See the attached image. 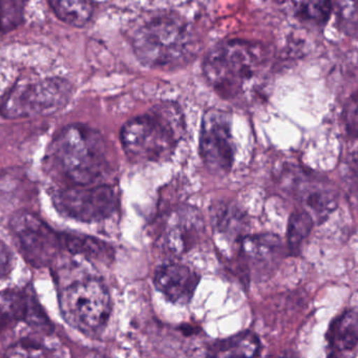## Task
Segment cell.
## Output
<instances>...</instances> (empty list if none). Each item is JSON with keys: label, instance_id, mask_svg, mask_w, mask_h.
<instances>
[{"label": "cell", "instance_id": "obj_1", "mask_svg": "<svg viewBox=\"0 0 358 358\" xmlns=\"http://www.w3.org/2000/svg\"><path fill=\"white\" fill-rule=\"evenodd\" d=\"M268 59L264 45L232 39L220 43L207 53L203 73L223 99L241 100L259 90L269 66Z\"/></svg>", "mask_w": 358, "mask_h": 358}, {"label": "cell", "instance_id": "obj_2", "mask_svg": "<svg viewBox=\"0 0 358 358\" xmlns=\"http://www.w3.org/2000/svg\"><path fill=\"white\" fill-rule=\"evenodd\" d=\"M131 47L144 66L173 70L185 66L196 55L199 39L183 16L177 12L161 11L136 27Z\"/></svg>", "mask_w": 358, "mask_h": 358}, {"label": "cell", "instance_id": "obj_3", "mask_svg": "<svg viewBox=\"0 0 358 358\" xmlns=\"http://www.w3.org/2000/svg\"><path fill=\"white\" fill-rule=\"evenodd\" d=\"M184 133L183 117L175 104L157 106L123 125V150L134 162H165L171 158Z\"/></svg>", "mask_w": 358, "mask_h": 358}, {"label": "cell", "instance_id": "obj_4", "mask_svg": "<svg viewBox=\"0 0 358 358\" xmlns=\"http://www.w3.org/2000/svg\"><path fill=\"white\" fill-rule=\"evenodd\" d=\"M52 161L72 186L93 185L108 169L101 135L85 125H69L52 143Z\"/></svg>", "mask_w": 358, "mask_h": 358}, {"label": "cell", "instance_id": "obj_5", "mask_svg": "<svg viewBox=\"0 0 358 358\" xmlns=\"http://www.w3.org/2000/svg\"><path fill=\"white\" fill-rule=\"evenodd\" d=\"M60 309L69 324L80 332L101 330L110 315V295L101 280L85 278L62 289Z\"/></svg>", "mask_w": 358, "mask_h": 358}, {"label": "cell", "instance_id": "obj_6", "mask_svg": "<svg viewBox=\"0 0 358 358\" xmlns=\"http://www.w3.org/2000/svg\"><path fill=\"white\" fill-rule=\"evenodd\" d=\"M72 96V87L60 78H48L15 85L1 102L7 118L48 116L62 110Z\"/></svg>", "mask_w": 358, "mask_h": 358}, {"label": "cell", "instance_id": "obj_7", "mask_svg": "<svg viewBox=\"0 0 358 358\" xmlns=\"http://www.w3.org/2000/svg\"><path fill=\"white\" fill-rule=\"evenodd\" d=\"M199 152L206 169L213 175L225 176L231 171L236 157L229 113L209 110L201 124Z\"/></svg>", "mask_w": 358, "mask_h": 358}, {"label": "cell", "instance_id": "obj_8", "mask_svg": "<svg viewBox=\"0 0 358 358\" xmlns=\"http://www.w3.org/2000/svg\"><path fill=\"white\" fill-rule=\"evenodd\" d=\"M10 227L24 259L34 267L51 265L64 250L60 234L28 211L15 213L10 222Z\"/></svg>", "mask_w": 358, "mask_h": 358}, {"label": "cell", "instance_id": "obj_9", "mask_svg": "<svg viewBox=\"0 0 358 358\" xmlns=\"http://www.w3.org/2000/svg\"><path fill=\"white\" fill-rule=\"evenodd\" d=\"M54 202L62 215L87 223L108 219L118 208L116 192L108 185L71 186L60 190Z\"/></svg>", "mask_w": 358, "mask_h": 358}, {"label": "cell", "instance_id": "obj_10", "mask_svg": "<svg viewBox=\"0 0 358 358\" xmlns=\"http://www.w3.org/2000/svg\"><path fill=\"white\" fill-rule=\"evenodd\" d=\"M284 244L275 234L245 236L240 241V259L249 280H267L275 272L285 257Z\"/></svg>", "mask_w": 358, "mask_h": 358}, {"label": "cell", "instance_id": "obj_11", "mask_svg": "<svg viewBox=\"0 0 358 358\" xmlns=\"http://www.w3.org/2000/svg\"><path fill=\"white\" fill-rule=\"evenodd\" d=\"M205 234L204 217L200 210L183 205L169 213L162 232L165 249L176 257L185 255L196 246Z\"/></svg>", "mask_w": 358, "mask_h": 358}, {"label": "cell", "instance_id": "obj_12", "mask_svg": "<svg viewBox=\"0 0 358 358\" xmlns=\"http://www.w3.org/2000/svg\"><path fill=\"white\" fill-rule=\"evenodd\" d=\"M200 276L194 270L182 264L164 263L155 272L154 284L165 299L175 305H187L192 301Z\"/></svg>", "mask_w": 358, "mask_h": 358}, {"label": "cell", "instance_id": "obj_13", "mask_svg": "<svg viewBox=\"0 0 358 358\" xmlns=\"http://www.w3.org/2000/svg\"><path fill=\"white\" fill-rule=\"evenodd\" d=\"M22 320H26L41 330H51V324L34 297L22 291L0 292V332Z\"/></svg>", "mask_w": 358, "mask_h": 358}, {"label": "cell", "instance_id": "obj_14", "mask_svg": "<svg viewBox=\"0 0 358 358\" xmlns=\"http://www.w3.org/2000/svg\"><path fill=\"white\" fill-rule=\"evenodd\" d=\"M329 358H354L357 351L358 315L350 309L335 318L327 334Z\"/></svg>", "mask_w": 358, "mask_h": 358}, {"label": "cell", "instance_id": "obj_15", "mask_svg": "<svg viewBox=\"0 0 358 358\" xmlns=\"http://www.w3.org/2000/svg\"><path fill=\"white\" fill-rule=\"evenodd\" d=\"M259 348V337L246 331L213 343L206 358H257Z\"/></svg>", "mask_w": 358, "mask_h": 358}, {"label": "cell", "instance_id": "obj_16", "mask_svg": "<svg viewBox=\"0 0 358 358\" xmlns=\"http://www.w3.org/2000/svg\"><path fill=\"white\" fill-rule=\"evenodd\" d=\"M303 204L312 219L322 221L337 206V196L330 186L322 183L309 184L301 194Z\"/></svg>", "mask_w": 358, "mask_h": 358}, {"label": "cell", "instance_id": "obj_17", "mask_svg": "<svg viewBox=\"0 0 358 358\" xmlns=\"http://www.w3.org/2000/svg\"><path fill=\"white\" fill-rule=\"evenodd\" d=\"M60 236L62 248L72 255L99 262H110L113 257L112 247L93 236L74 234H60Z\"/></svg>", "mask_w": 358, "mask_h": 358}, {"label": "cell", "instance_id": "obj_18", "mask_svg": "<svg viewBox=\"0 0 358 358\" xmlns=\"http://www.w3.org/2000/svg\"><path fill=\"white\" fill-rule=\"evenodd\" d=\"M6 358H64L62 348L50 341L22 339L8 350Z\"/></svg>", "mask_w": 358, "mask_h": 358}, {"label": "cell", "instance_id": "obj_19", "mask_svg": "<svg viewBox=\"0 0 358 358\" xmlns=\"http://www.w3.org/2000/svg\"><path fill=\"white\" fill-rule=\"evenodd\" d=\"M49 3L60 20L74 27H83L87 24L94 12V3L91 1L54 0Z\"/></svg>", "mask_w": 358, "mask_h": 358}, {"label": "cell", "instance_id": "obj_20", "mask_svg": "<svg viewBox=\"0 0 358 358\" xmlns=\"http://www.w3.org/2000/svg\"><path fill=\"white\" fill-rule=\"evenodd\" d=\"M314 220L306 210H296L290 215L287 230L289 252L299 255L313 228Z\"/></svg>", "mask_w": 358, "mask_h": 358}, {"label": "cell", "instance_id": "obj_21", "mask_svg": "<svg viewBox=\"0 0 358 358\" xmlns=\"http://www.w3.org/2000/svg\"><path fill=\"white\" fill-rule=\"evenodd\" d=\"M293 11L297 20L310 27H324L333 11L331 1H295Z\"/></svg>", "mask_w": 358, "mask_h": 358}, {"label": "cell", "instance_id": "obj_22", "mask_svg": "<svg viewBox=\"0 0 358 358\" xmlns=\"http://www.w3.org/2000/svg\"><path fill=\"white\" fill-rule=\"evenodd\" d=\"M213 221L217 231L229 238H241L244 230V215L234 207L224 205L221 208H217L213 213Z\"/></svg>", "mask_w": 358, "mask_h": 358}, {"label": "cell", "instance_id": "obj_23", "mask_svg": "<svg viewBox=\"0 0 358 358\" xmlns=\"http://www.w3.org/2000/svg\"><path fill=\"white\" fill-rule=\"evenodd\" d=\"M24 1L1 0L0 1V31L8 32L20 26L24 16Z\"/></svg>", "mask_w": 358, "mask_h": 358}, {"label": "cell", "instance_id": "obj_24", "mask_svg": "<svg viewBox=\"0 0 358 358\" xmlns=\"http://www.w3.org/2000/svg\"><path fill=\"white\" fill-rule=\"evenodd\" d=\"M339 24L347 34L355 35L357 31V3H341L338 14Z\"/></svg>", "mask_w": 358, "mask_h": 358}, {"label": "cell", "instance_id": "obj_25", "mask_svg": "<svg viewBox=\"0 0 358 358\" xmlns=\"http://www.w3.org/2000/svg\"><path fill=\"white\" fill-rule=\"evenodd\" d=\"M345 121L348 133L355 138L356 134H357V98H356V94H354L353 98L348 104V108H345Z\"/></svg>", "mask_w": 358, "mask_h": 358}, {"label": "cell", "instance_id": "obj_26", "mask_svg": "<svg viewBox=\"0 0 358 358\" xmlns=\"http://www.w3.org/2000/svg\"><path fill=\"white\" fill-rule=\"evenodd\" d=\"M12 270V255L3 243L0 242V280L7 278Z\"/></svg>", "mask_w": 358, "mask_h": 358}, {"label": "cell", "instance_id": "obj_27", "mask_svg": "<svg viewBox=\"0 0 358 358\" xmlns=\"http://www.w3.org/2000/svg\"><path fill=\"white\" fill-rule=\"evenodd\" d=\"M280 358H299V356L295 355V354L293 353H287L285 354V355H282V357Z\"/></svg>", "mask_w": 358, "mask_h": 358}]
</instances>
